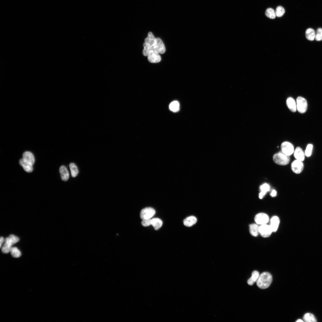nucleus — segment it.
I'll list each match as a JSON object with an SVG mask.
<instances>
[{"label":"nucleus","instance_id":"nucleus-1","mask_svg":"<svg viewBox=\"0 0 322 322\" xmlns=\"http://www.w3.org/2000/svg\"><path fill=\"white\" fill-rule=\"evenodd\" d=\"M272 281L271 275L268 272H264L259 275L256 281V284L260 288L265 289L270 285Z\"/></svg>","mask_w":322,"mask_h":322},{"label":"nucleus","instance_id":"nucleus-2","mask_svg":"<svg viewBox=\"0 0 322 322\" xmlns=\"http://www.w3.org/2000/svg\"><path fill=\"white\" fill-rule=\"evenodd\" d=\"M19 240L18 237L13 234L6 238L1 247L2 252L5 253L10 252L13 245L18 242Z\"/></svg>","mask_w":322,"mask_h":322},{"label":"nucleus","instance_id":"nucleus-3","mask_svg":"<svg viewBox=\"0 0 322 322\" xmlns=\"http://www.w3.org/2000/svg\"><path fill=\"white\" fill-rule=\"evenodd\" d=\"M273 160L276 164L284 165L289 163L290 158V156L285 154L281 151L274 154L273 157Z\"/></svg>","mask_w":322,"mask_h":322},{"label":"nucleus","instance_id":"nucleus-4","mask_svg":"<svg viewBox=\"0 0 322 322\" xmlns=\"http://www.w3.org/2000/svg\"><path fill=\"white\" fill-rule=\"evenodd\" d=\"M297 109L301 113L306 112L307 109V102L304 98L302 97H298L296 99Z\"/></svg>","mask_w":322,"mask_h":322},{"label":"nucleus","instance_id":"nucleus-5","mask_svg":"<svg viewBox=\"0 0 322 322\" xmlns=\"http://www.w3.org/2000/svg\"><path fill=\"white\" fill-rule=\"evenodd\" d=\"M155 213V211L153 208L148 207L145 208L141 211L140 216L142 219H151Z\"/></svg>","mask_w":322,"mask_h":322},{"label":"nucleus","instance_id":"nucleus-6","mask_svg":"<svg viewBox=\"0 0 322 322\" xmlns=\"http://www.w3.org/2000/svg\"><path fill=\"white\" fill-rule=\"evenodd\" d=\"M281 151L285 154L290 156L294 153V147L293 145L289 142L285 141L281 145Z\"/></svg>","mask_w":322,"mask_h":322},{"label":"nucleus","instance_id":"nucleus-7","mask_svg":"<svg viewBox=\"0 0 322 322\" xmlns=\"http://www.w3.org/2000/svg\"><path fill=\"white\" fill-rule=\"evenodd\" d=\"M272 232L270 225L265 224L261 225L259 227V233L263 237L267 238L269 237Z\"/></svg>","mask_w":322,"mask_h":322},{"label":"nucleus","instance_id":"nucleus-8","mask_svg":"<svg viewBox=\"0 0 322 322\" xmlns=\"http://www.w3.org/2000/svg\"><path fill=\"white\" fill-rule=\"evenodd\" d=\"M304 165L302 161L295 160L291 164V169L294 173L296 174L300 173L303 170Z\"/></svg>","mask_w":322,"mask_h":322},{"label":"nucleus","instance_id":"nucleus-9","mask_svg":"<svg viewBox=\"0 0 322 322\" xmlns=\"http://www.w3.org/2000/svg\"><path fill=\"white\" fill-rule=\"evenodd\" d=\"M154 51L158 54H163L165 51V48L162 41L159 38H156V42L154 47Z\"/></svg>","mask_w":322,"mask_h":322},{"label":"nucleus","instance_id":"nucleus-10","mask_svg":"<svg viewBox=\"0 0 322 322\" xmlns=\"http://www.w3.org/2000/svg\"><path fill=\"white\" fill-rule=\"evenodd\" d=\"M254 220L257 224L262 225L266 224L269 221V218L268 215L264 213H260L255 216Z\"/></svg>","mask_w":322,"mask_h":322},{"label":"nucleus","instance_id":"nucleus-11","mask_svg":"<svg viewBox=\"0 0 322 322\" xmlns=\"http://www.w3.org/2000/svg\"><path fill=\"white\" fill-rule=\"evenodd\" d=\"M148 60L150 63H157L161 61V57L159 54L154 51L148 56Z\"/></svg>","mask_w":322,"mask_h":322},{"label":"nucleus","instance_id":"nucleus-12","mask_svg":"<svg viewBox=\"0 0 322 322\" xmlns=\"http://www.w3.org/2000/svg\"><path fill=\"white\" fill-rule=\"evenodd\" d=\"M280 223L279 218L276 216H273L270 219V225L273 232H275L277 230Z\"/></svg>","mask_w":322,"mask_h":322},{"label":"nucleus","instance_id":"nucleus-13","mask_svg":"<svg viewBox=\"0 0 322 322\" xmlns=\"http://www.w3.org/2000/svg\"><path fill=\"white\" fill-rule=\"evenodd\" d=\"M294 156L297 160L301 161H303L305 159V153L301 148L299 147H297L294 151Z\"/></svg>","mask_w":322,"mask_h":322},{"label":"nucleus","instance_id":"nucleus-14","mask_svg":"<svg viewBox=\"0 0 322 322\" xmlns=\"http://www.w3.org/2000/svg\"><path fill=\"white\" fill-rule=\"evenodd\" d=\"M22 159L25 161L33 165L35 162L34 157L32 153L27 151L23 154Z\"/></svg>","mask_w":322,"mask_h":322},{"label":"nucleus","instance_id":"nucleus-15","mask_svg":"<svg viewBox=\"0 0 322 322\" xmlns=\"http://www.w3.org/2000/svg\"><path fill=\"white\" fill-rule=\"evenodd\" d=\"M19 163L26 172L30 173L32 171L33 165L25 161L23 159L20 160Z\"/></svg>","mask_w":322,"mask_h":322},{"label":"nucleus","instance_id":"nucleus-16","mask_svg":"<svg viewBox=\"0 0 322 322\" xmlns=\"http://www.w3.org/2000/svg\"><path fill=\"white\" fill-rule=\"evenodd\" d=\"M286 104L289 109L292 112H295L297 110L296 103L295 100L291 97L287 99Z\"/></svg>","mask_w":322,"mask_h":322},{"label":"nucleus","instance_id":"nucleus-17","mask_svg":"<svg viewBox=\"0 0 322 322\" xmlns=\"http://www.w3.org/2000/svg\"><path fill=\"white\" fill-rule=\"evenodd\" d=\"M59 171L62 180L65 181H67L69 178V174L66 167L64 165L61 166L59 168Z\"/></svg>","mask_w":322,"mask_h":322},{"label":"nucleus","instance_id":"nucleus-18","mask_svg":"<svg viewBox=\"0 0 322 322\" xmlns=\"http://www.w3.org/2000/svg\"><path fill=\"white\" fill-rule=\"evenodd\" d=\"M145 43H147L152 46L154 47L155 45L156 42V38L151 32H149L148 35L147 37L144 40Z\"/></svg>","mask_w":322,"mask_h":322},{"label":"nucleus","instance_id":"nucleus-19","mask_svg":"<svg viewBox=\"0 0 322 322\" xmlns=\"http://www.w3.org/2000/svg\"><path fill=\"white\" fill-rule=\"evenodd\" d=\"M197 221V219L195 217L191 216L185 219L183 221V223L186 226L191 227L195 224Z\"/></svg>","mask_w":322,"mask_h":322},{"label":"nucleus","instance_id":"nucleus-20","mask_svg":"<svg viewBox=\"0 0 322 322\" xmlns=\"http://www.w3.org/2000/svg\"><path fill=\"white\" fill-rule=\"evenodd\" d=\"M144 49L143 54L145 56H148L151 53L154 51V47L144 42L143 44Z\"/></svg>","mask_w":322,"mask_h":322},{"label":"nucleus","instance_id":"nucleus-21","mask_svg":"<svg viewBox=\"0 0 322 322\" xmlns=\"http://www.w3.org/2000/svg\"><path fill=\"white\" fill-rule=\"evenodd\" d=\"M260 188L261 191L259 194V197L260 199H262L269 191L270 186L267 183H264L260 186Z\"/></svg>","mask_w":322,"mask_h":322},{"label":"nucleus","instance_id":"nucleus-22","mask_svg":"<svg viewBox=\"0 0 322 322\" xmlns=\"http://www.w3.org/2000/svg\"><path fill=\"white\" fill-rule=\"evenodd\" d=\"M259 276V274L257 271H253L252 274V276L247 281V283L250 285H252L256 282Z\"/></svg>","mask_w":322,"mask_h":322},{"label":"nucleus","instance_id":"nucleus-23","mask_svg":"<svg viewBox=\"0 0 322 322\" xmlns=\"http://www.w3.org/2000/svg\"><path fill=\"white\" fill-rule=\"evenodd\" d=\"M162 225V221L158 218H153L151 219V225L155 230H157L161 227Z\"/></svg>","mask_w":322,"mask_h":322},{"label":"nucleus","instance_id":"nucleus-24","mask_svg":"<svg viewBox=\"0 0 322 322\" xmlns=\"http://www.w3.org/2000/svg\"><path fill=\"white\" fill-rule=\"evenodd\" d=\"M259 227L256 224H253L249 225V230L251 234L253 236H257L259 232Z\"/></svg>","mask_w":322,"mask_h":322},{"label":"nucleus","instance_id":"nucleus-25","mask_svg":"<svg viewBox=\"0 0 322 322\" xmlns=\"http://www.w3.org/2000/svg\"><path fill=\"white\" fill-rule=\"evenodd\" d=\"M306 36L307 39L310 41H313L315 38V33L312 29L309 28L306 31Z\"/></svg>","mask_w":322,"mask_h":322},{"label":"nucleus","instance_id":"nucleus-26","mask_svg":"<svg viewBox=\"0 0 322 322\" xmlns=\"http://www.w3.org/2000/svg\"><path fill=\"white\" fill-rule=\"evenodd\" d=\"M72 176L75 177L77 176L78 173V168L74 163H71L69 165Z\"/></svg>","mask_w":322,"mask_h":322},{"label":"nucleus","instance_id":"nucleus-27","mask_svg":"<svg viewBox=\"0 0 322 322\" xmlns=\"http://www.w3.org/2000/svg\"><path fill=\"white\" fill-rule=\"evenodd\" d=\"M179 104L177 101H174L171 102L169 105V108L172 111L174 112H178L179 110Z\"/></svg>","mask_w":322,"mask_h":322},{"label":"nucleus","instance_id":"nucleus-28","mask_svg":"<svg viewBox=\"0 0 322 322\" xmlns=\"http://www.w3.org/2000/svg\"><path fill=\"white\" fill-rule=\"evenodd\" d=\"M303 318L304 321L306 322H316L317 321L316 319L315 316L313 314L310 313H307L305 314Z\"/></svg>","mask_w":322,"mask_h":322},{"label":"nucleus","instance_id":"nucleus-29","mask_svg":"<svg viewBox=\"0 0 322 322\" xmlns=\"http://www.w3.org/2000/svg\"><path fill=\"white\" fill-rule=\"evenodd\" d=\"M265 14L267 17L270 19H274L276 16L275 11L273 8H271L267 9Z\"/></svg>","mask_w":322,"mask_h":322},{"label":"nucleus","instance_id":"nucleus-30","mask_svg":"<svg viewBox=\"0 0 322 322\" xmlns=\"http://www.w3.org/2000/svg\"><path fill=\"white\" fill-rule=\"evenodd\" d=\"M10 252L12 256L14 258H18L21 255V251L16 247H13L11 249Z\"/></svg>","mask_w":322,"mask_h":322},{"label":"nucleus","instance_id":"nucleus-31","mask_svg":"<svg viewBox=\"0 0 322 322\" xmlns=\"http://www.w3.org/2000/svg\"><path fill=\"white\" fill-rule=\"evenodd\" d=\"M275 12L276 16L278 17H281L284 14L285 10L282 7L279 6L276 8Z\"/></svg>","mask_w":322,"mask_h":322},{"label":"nucleus","instance_id":"nucleus-32","mask_svg":"<svg viewBox=\"0 0 322 322\" xmlns=\"http://www.w3.org/2000/svg\"><path fill=\"white\" fill-rule=\"evenodd\" d=\"M315 38L316 41H320L322 40V29L318 28L315 33Z\"/></svg>","mask_w":322,"mask_h":322},{"label":"nucleus","instance_id":"nucleus-33","mask_svg":"<svg viewBox=\"0 0 322 322\" xmlns=\"http://www.w3.org/2000/svg\"><path fill=\"white\" fill-rule=\"evenodd\" d=\"M313 149V145L311 144H309L307 146L305 151V155L307 157L310 156L312 154Z\"/></svg>","mask_w":322,"mask_h":322},{"label":"nucleus","instance_id":"nucleus-34","mask_svg":"<svg viewBox=\"0 0 322 322\" xmlns=\"http://www.w3.org/2000/svg\"><path fill=\"white\" fill-rule=\"evenodd\" d=\"M142 225L144 227H147L151 225V219L143 220L141 222Z\"/></svg>","mask_w":322,"mask_h":322},{"label":"nucleus","instance_id":"nucleus-35","mask_svg":"<svg viewBox=\"0 0 322 322\" xmlns=\"http://www.w3.org/2000/svg\"><path fill=\"white\" fill-rule=\"evenodd\" d=\"M277 195V192L275 190H273L270 194V196L272 197H275Z\"/></svg>","mask_w":322,"mask_h":322},{"label":"nucleus","instance_id":"nucleus-36","mask_svg":"<svg viewBox=\"0 0 322 322\" xmlns=\"http://www.w3.org/2000/svg\"><path fill=\"white\" fill-rule=\"evenodd\" d=\"M4 238H3V237H0V248H1L2 245H3V244L4 242Z\"/></svg>","mask_w":322,"mask_h":322},{"label":"nucleus","instance_id":"nucleus-37","mask_svg":"<svg viewBox=\"0 0 322 322\" xmlns=\"http://www.w3.org/2000/svg\"><path fill=\"white\" fill-rule=\"evenodd\" d=\"M296 322H303V321L302 320L299 319L298 320L296 321Z\"/></svg>","mask_w":322,"mask_h":322}]
</instances>
